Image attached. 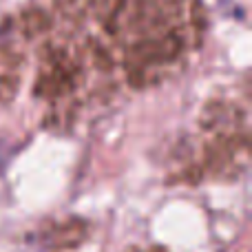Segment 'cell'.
Returning a JSON list of instances; mask_svg holds the SVG:
<instances>
[{
  "label": "cell",
  "instance_id": "3",
  "mask_svg": "<svg viewBox=\"0 0 252 252\" xmlns=\"http://www.w3.org/2000/svg\"><path fill=\"white\" fill-rule=\"evenodd\" d=\"M201 137V164L197 166V177L219 173H237L248 157V122L246 113L230 102H213L206 106L199 120Z\"/></svg>",
  "mask_w": 252,
  "mask_h": 252
},
{
  "label": "cell",
  "instance_id": "4",
  "mask_svg": "<svg viewBox=\"0 0 252 252\" xmlns=\"http://www.w3.org/2000/svg\"><path fill=\"white\" fill-rule=\"evenodd\" d=\"M25 73V53L16 42L0 35V106L16 97Z\"/></svg>",
  "mask_w": 252,
  "mask_h": 252
},
{
  "label": "cell",
  "instance_id": "5",
  "mask_svg": "<svg viewBox=\"0 0 252 252\" xmlns=\"http://www.w3.org/2000/svg\"><path fill=\"white\" fill-rule=\"evenodd\" d=\"M130 252H166L161 248H137V250H130Z\"/></svg>",
  "mask_w": 252,
  "mask_h": 252
},
{
  "label": "cell",
  "instance_id": "2",
  "mask_svg": "<svg viewBox=\"0 0 252 252\" xmlns=\"http://www.w3.org/2000/svg\"><path fill=\"white\" fill-rule=\"evenodd\" d=\"M201 0H118L111 44L118 71L130 89H151L179 75L204 44Z\"/></svg>",
  "mask_w": 252,
  "mask_h": 252
},
{
  "label": "cell",
  "instance_id": "1",
  "mask_svg": "<svg viewBox=\"0 0 252 252\" xmlns=\"http://www.w3.org/2000/svg\"><path fill=\"white\" fill-rule=\"evenodd\" d=\"M118 0H49L22 16L25 35L38 44L35 97L56 126L73 122L95 102L113 95L118 62L111 16Z\"/></svg>",
  "mask_w": 252,
  "mask_h": 252
}]
</instances>
